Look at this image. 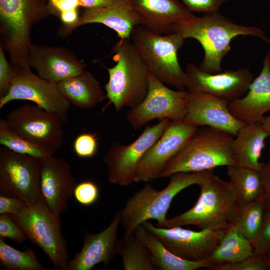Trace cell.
Masks as SVG:
<instances>
[{"instance_id": "45", "label": "cell", "mask_w": 270, "mask_h": 270, "mask_svg": "<svg viewBox=\"0 0 270 270\" xmlns=\"http://www.w3.org/2000/svg\"><path fill=\"white\" fill-rule=\"evenodd\" d=\"M264 128L270 136V115L264 116L260 121Z\"/></svg>"}, {"instance_id": "2", "label": "cell", "mask_w": 270, "mask_h": 270, "mask_svg": "<svg viewBox=\"0 0 270 270\" xmlns=\"http://www.w3.org/2000/svg\"><path fill=\"white\" fill-rule=\"evenodd\" d=\"M213 174V170L198 172L176 173L163 190H157L147 184L134 192L119 211L120 224L124 228L123 240H126L136 228L150 220L157 221L160 227L167 219L166 216L174 198L182 190L194 185H200Z\"/></svg>"}, {"instance_id": "3", "label": "cell", "mask_w": 270, "mask_h": 270, "mask_svg": "<svg viewBox=\"0 0 270 270\" xmlns=\"http://www.w3.org/2000/svg\"><path fill=\"white\" fill-rule=\"evenodd\" d=\"M114 52L116 64L106 68L109 78L104 88L108 104L119 112L142 102L148 91L150 72L130 39H120Z\"/></svg>"}, {"instance_id": "6", "label": "cell", "mask_w": 270, "mask_h": 270, "mask_svg": "<svg viewBox=\"0 0 270 270\" xmlns=\"http://www.w3.org/2000/svg\"><path fill=\"white\" fill-rule=\"evenodd\" d=\"M130 40L153 76L178 90L186 88L187 74L178 58L184 40L179 34H159L139 25L133 30Z\"/></svg>"}, {"instance_id": "12", "label": "cell", "mask_w": 270, "mask_h": 270, "mask_svg": "<svg viewBox=\"0 0 270 270\" xmlns=\"http://www.w3.org/2000/svg\"><path fill=\"white\" fill-rule=\"evenodd\" d=\"M5 120L12 130L34 142L56 150L63 144L62 120L36 104L18 106L8 114Z\"/></svg>"}, {"instance_id": "48", "label": "cell", "mask_w": 270, "mask_h": 270, "mask_svg": "<svg viewBox=\"0 0 270 270\" xmlns=\"http://www.w3.org/2000/svg\"><path fill=\"white\" fill-rule=\"evenodd\" d=\"M270 156V148L269 150Z\"/></svg>"}, {"instance_id": "24", "label": "cell", "mask_w": 270, "mask_h": 270, "mask_svg": "<svg viewBox=\"0 0 270 270\" xmlns=\"http://www.w3.org/2000/svg\"><path fill=\"white\" fill-rule=\"evenodd\" d=\"M269 134L260 122L246 124L234 138L232 150L238 166L262 172L264 163L260 162Z\"/></svg>"}, {"instance_id": "4", "label": "cell", "mask_w": 270, "mask_h": 270, "mask_svg": "<svg viewBox=\"0 0 270 270\" xmlns=\"http://www.w3.org/2000/svg\"><path fill=\"white\" fill-rule=\"evenodd\" d=\"M234 136L208 126H199L168 162L160 178L180 172H198L220 166H238L232 150Z\"/></svg>"}, {"instance_id": "13", "label": "cell", "mask_w": 270, "mask_h": 270, "mask_svg": "<svg viewBox=\"0 0 270 270\" xmlns=\"http://www.w3.org/2000/svg\"><path fill=\"white\" fill-rule=\"evenodd\" d=\"M32 102L60 118L68 120L71 104L60 92L58 84L46 80L31 70H18L8 92L0 98V109L10 102Z\"/></svg>"}, {"instance_id": "34", "label": "cell", "mask_w": 270, "mask_h": 270, "mask_svg": "<svg viewBox=\"0 0 270 270\" xmlns=\"http://www.w3.org/2000/svg\"><path fill=\"white\" fill-rule=\"evenodd\" d=\"M211 270H267L269 265L266 254L254 256L242 262L212 266Z\"/></svg>"}, {"instance_id": "27", "label": "cell", "mask_w": 270, "mask_h": 270, "mask_svg": "<svg viewBox=\"0 0 270 270\" xmlns=\"http://www.w3.org/2000/svg\"><path fill=\"white\" fill-rule=\"evenodd\" d=\"M254 256L252 243L232 225L225 230L220 244L208 259L212 266L240 262Z\"/></svg>"}, {"instance_id": "33", "label": "cell", "mask_w": 270, "mask_h": 270, "mask_svg": "<svg viewBox=\"0 0 270 270\" xmlns=\"http://www.w3.org/2000/svg\"><path fill=\"white\" fill-rule=\"evenodd\" d=\"M74 151L82 158H90L96 155L98 149V138L94 133L85 132L78 134L73 143Z\"/></svg>"}, {"instance_id": "43", "label": "cell", "mask_w": 270, "mask_h": 270, "mask_svg": "<svg viewBox=\"0 0 270 270\" xmlns=\"http://www.w3.org/2000/svg\"><path fill=\"white\" fill-rule=\"evenodd\" d=\"M118 0H79L80 6L86 8L106 6L112 4Z\"/></svg>"}, {"instance_id": "37", "label": "cell", "mask_w": 270, "mask_h": 270, "mask_svg": "<svg viewBox=\"0 0 270 270\" xmlns=\"http://www.w3.org/2000/svg\"><path fill=\"white\" fill-rule=\"evenodd\" d=\"M253 247L254 256L266 254L270 250V208H266L262 225Z\"/></svg>"}, {"instance_id": "44", "label": "cell", "mask_w": 270, "mask_h": 270, "mask_svg": "<svg viewBox=\"0 0 270 270\" xmlns=\"http://www.w3.org/2000/svg\"><path fill=\"white\" fill-rule=\"evenodd\" d=\"M60 18L64 23L70 25L74 24L78 20L77 8L60 12Z\"/></svg>"}, {"instance_id": "14", "label": "cell", "mask_w": 270, "mask_h": 270, "mask_svg": "<svg viewBox=\"0 0 270 270\" xmlns=\"http://www.w3.org/2000/svg\"><path fill=\"white\" fill-rule=\"evenodd\" d=\"M142 225L157 236L172 253L192 261L208 259L225 232L206 228L196 231L182 226L161 228L148 221Z\"/></svg>"}, {"instance_id": "18", "label": "cell", "mask_w": 270, "mask_h": 270, "mask_svg": "<svg viewBox=\"0 0 270 270\" xmlns=\"http://www.w3.org/2000/svg\"><path fill=\"white\" fill-rule=\"evenodd\" d=\"M230 102L208 94L188 92L186 112L183 120L198 126L220 130L235 137L246 124L230 112Z\"/></svg>"}, {"instance_id": "16", "label": "cell", "mask_w": 270, "mask_h": 270, "mask_svg": "<svg viewBox=\"0 0 270 270\" xmlns=\"http://www.w3.org/2000/svg\"><path fill=\"white\" fill-rule=\"evenodd\" d=\"M185 71L188 92L208 94L230 102L244 96L254 79L252 72L246 68L210 74L190 63Z\"/></svg>"}, {"instance_id": "22", "label": "cell", "mask_w": 270, "mask_h": 270, "mask_svg": "<svg viewBox=\"0 0 270 270\" xmlns=\"http://www.w3.org/2000/svg\"><path fill=\"white\" fill-rule=\"evenodd\" d=\"M228 108L232 115L245 124L260 122L270 111V68L265 56L259 75L242 98L230 101Z\"/></svg>"}, {"instance_id": "1", "label": "cell", "mask_w": 270, "mask_h": 270, "mask_svg": "<svg viewBox=\"0 0 270 270\" xmlns=\"http://www.w3.org/2000/svg\"><path fill=\"white\" fill-rule=\"evenodd\" d=\"M173 32L179 34L184 39H195L201 44L204 54L198 67L210 74L222 71V60L230 49L232 40L238 36H257L270 44L261 28L236 24L218 12L182 22L174 27Z\"/></svg>"}, {"instance_id": "42", "label": "cell", "mask_w": 270, "mask_h": 270, "mask_svg": "<svg viewBox=\"0 0 270 270\" xmlns=\"http://www.w3.org/2000/svg\"><path fill=\"white\" fill-rule=\"evenodd\" d=\"M50 2L60 12L76 9L80 6L79 0H50Z\"/></svg>"}, {"instance_id": "19", "label": "cell", "mask_w": 270, "mask_h": 270, "mask_svg": "<svg viewBox=\"0 0 270 270\" xmlns=\"http://www.w3.org/2000/svg\"><path fill=\"white\" fill-rule=\"evenodd\" d=\"M120 224V215L118 212L103 230L97 234L86 232L82 248L69 260L67 270H91L100 263L108 266L120 254L122 244L123 240L118 236Z\"/></svg>"}, {"instance_id": "21", "label": "cell", "mask_w": 270, "mask_h": 270, "mask_svg": "<svg viewBox=\"0 0 270 270\" xmlns=\"http://www.w3.org/2000/svg\"><path fill=\"white\" fill-rule=\"evenodd\" d=\"M28 60L38 76L57 84L82 74L86 66L84 63L65 50L32 45Z\"/></svg>"}, {"instance_id": "41", "label": "cell", "mask_w": 270, "mask_h": 270, "mask_svg": "<svg viewBox=\"0 0 270 270\" xmlns=\"http://www.w3.org/2000/svg\"><path fill=\"white\" fill-rule=\"evenodd\" d=\"M263 178V196L266 208H270V160L264 164L262 170Z\"/></svg>"}, {"instance_id": "10", "label": "cell", "mask_w": 270, "mask_h": 270, "mask_svg": "<svg viewBox=\"0 0 270 270\" xmlns=\"http://www.w3.org/2000/svg\"><path fill=\"white\" fill-rule=\"evenodd\" d=\"M170 121L164 118L155 125L147 126L140 136L129 144L114 142L104 159L110 182L120 186H128L134 182L140 160L160 138Z\"/></svg>"}, {"instance_id": "30", "label": "cell", "mask_w": 270, "mask_h": 270, "mask_svg": "<svg viewBox=\"0 0 270 270\" xmlns=\"http://www.w3.org/2000/svg\"><path fill=\"white\" fill-rule=\"evenodd\" d=\"M0 144L10 150L38 158L54 155L56 150L30 141L12 130L5 119H0Z\"/></svg>"}, {"instance_id": "17", "label": "cell", "mask_w": 270, "mask_h": 270, "mask_svg": "<svg viewBox=\"0 0 270 270\" xmlns=\"http://www.w3.org/2000/svg\"><path fill=\"white\" fill-rule=\"evenodd\" d=\"M76 181L70 164L54 155L40 158V189L48 208L60 216L68 208Z\"/></svg>"}, {"instance_id": "28", "label": "cell", "mask_w": 270, "mask_h": 270, "mask_svg": "<svg viewBox=\"0 0 270 270\" xmlns=\"http://www.w3.org/2000/svg\"><path fill=\"white\" fill-rule=\"evenodd\" d=\"M226 167L229 182L236 191L240 205L253 202L262 196V172L238 166Z\"/></svg>"}, {"instance_id": "9", "label": "cell", "mask_w": 270, "mask_h": 270, "mask_svg": "<svg viewBox=\"0 0 270 270\" xmlns=\"http://www.w3.org/2000/svg\"><path fill=\"white\" fill-rule=\"evenodd\" d=\"M40 158L0 148V192L17 197L28 205L36 202L40 189Z\"/></svg>"}, {"instance_id": "5", "label": "cell", "mask_w": 270, "mask_h": 270, "mask_svg": "<svg viewBox=\"0 0 270 270\" xmlns=\"http://www.w3.org/2000/svg\"><path fill=\"white\" fill-rule=\"evenodd\" d=\"M199 186L200 193L195 204L188 210L167 218L160 227L192 225L200 230L225 231L232 226L239 204L230 182L224 181L212 174Z\"/></svg>"}, {"instance_id": "8", "label": "cell", "mask_w": 270, "mask_h": 270, "mask_svg": "<svg viewBox=\"0 0 270 270\" xmlns=\"http://www.w3.org/2000/svg\"><path fill=\"white\" fill-rule=\"evenodd\" d=\"M46 10V6L40 0H0L2 29L18 70H30L28 60L30 27Z\"/></svg>"}, {"instance_id": "36", "label": "cell", "mask_w": 270, "mask_h": 270, "mask_svg": "<svg viewBox=\"0 0 270 270\" xmlns=\"http://www.w3.org/2000/svg\"><path fill=\"white\" fill-rule=\"evenodd\" d=\"M99 189L92 180H84L76 186L74 196L81 204L90 206L94 204L99 196Z\"/></svg>"}, {"instance_id": "20", "label": "cell", "mask_w": 270, "mask_h": 270, "mask_svg": "<svg viewBox=\"0 0 270 270\" xmlns=\"http://www.w3.org/2000/svg\"><path fill=\"white\" fill-rule=\"evenodd\" d=\"M140 26L159 34L172 33L180 23L196 16L179 0H130Z\"/></svg>"}, {"instance_id": "11", "label": "cell", "mask_w": 270, "mask_h": 270, "mask_svg": "<svg viewBox=\"0 0 270 270\" xmlns=\"http://www.w3.org/2000/svg\"><path fill=\"white\" fill-rule=\"evenodd\" d=\"M188 92L173 90L150 74L148 94L135 108H130L126 119L134 129H138L156 119L183 120L186 112Z\"/></svg>"}, {"instance_id": "31", "label": "cell", "mask_w": 270, "mask_h": 270, "mask_svg": "<svg viewBox=\"0 0 270 270\" xmlns=\"http://www.w3.org/2000/svg\"><path fill=\"white\" fill-rule=\"evenodd\" d=\"M120 252L124 270H156L148 248L134 233L122 240Z\"/></svg>"}, {"instance_id": "25", "label": "cell", "mask_w": 270, "mask_h": 270, "mask_svg": "<svg viewBox=\"0 0 270 270\" xmlns=\"http://www.w3.org/2000/svg\"><path fill=\"white\" fill-rule=\"evenodd\" d=\"M134 234L150 250L156 270H196L204 268L209 269L212 266L209 259L192 261L176 255L142 224L136 228Z\"/></svg>"}, {"instance_id": "29", "label": "cell", "mask_w": 270, "mask_h": 270, "mask_svg": "<svg viewBox=\"0 0 270 270\" xmlns=\"http://www.w3.org/2000/svg\"><path fill=\"white\" fill-rule=\"evenodd\" d=\"M266 205L263 195L250 203L238 205L232 225L236 226L252 244L262 225Z\"/></svg>"}, {"instance_id": "26", "label": "cell", "mask_w": 270, "mask_h": 270, "mask_svg": "<svg viewBox=\"0 0 270 270\" xmlns=\"http://www.w3.org/2000/svg\"><path fill=\"white\" fill-rule=\"evenodd\" d=\"M58 86L71 104L82 109L93 108L106 98L99 82L85 70L60 82Z\"/></svg>"}, {"instance_id": "32", "label": "cell", "mask_w": 270, "mask_h": 270, "mask_svg": "<svg viewBox=\"0 0 270 270\" xmlns=\"http://www.w3.org/2000/svg\"><path fill=\"white\" fill-rule=\"evenodd\" d=\"M0 264L8 270H46L32 248L22 251L8 244L0 237Z\"/></svg>"}, {"instance_id": "38", "label": "cell", "mask_w": 270, "mask_h": 270, "mask_svg": "<svg viewBox=\"0 0 270 270\" xmlns=\"http://www.w3.org/2000/svg\"><path fill=\"white\" fill-rule=\"evenodd\" d=\"M190 11L204 14L218 12L228 0H179Z\"/></svg>"}, {"instance_id": "23", "label": "cell", "mask_w": 270, "mask_h": 270, "mask_svg": "<svg viewBox=\"0 0 270 270\" xmlns=\"http://www.w3.org/2000/svg\"><path fill=\"white\" fill-rule=\"evenodd\" d=\"M92 23L102 24L112 28L121 40L130 39L134 28L140 25L130 0H118L108 6L86 8L72 26L74 28Z\"/></svg>"}, {"instance_id": "39", "label": "cell", "mask_w": 270, "mask_h": 270, "mask_svg": "<svg viewBox=\"0 0 270 270\" xmlns=\"http://www.w3.org/2000/svg\"><path fill=\"white\" fill-rule=\"evenodd\" d=\"M18 70L14 69L7 61L4 51L0 50V97L5 95L10 86L12 82L16 76Z\"/></svg>"}, {"instance_id": "7", "label": "cell", "mask_w": 270, "mask_h": 270, "mask_svg": "<svg viewBox=\"0 0 270 270\" xmlns=\"http://www.w3.org/2000/svg\"><path fill=\"white\" fill-rule=\"evenodd\" d=\"M10 215L56 270H67L70 260L62 232L60 218L48 208L42 196L36 202Z\"/></svg>"}, {"instance_id": "35", "label": "cell", "mask_w": 270, "mask_h": 270, "mask_svg": "<svg viewBox=\"0 0 270 270\" xmlns=\"http://www.w3.org/2000/svg\"><path fill=\"white\" fill-rule=\"evenodd\" d=\"M0 237L21 243L28 238L22 229L8 214H0Z\"/></svg>"}, {"instance_id": "40", "label": "cell", "mask_w": 270, "mask_h": 270, "mask_svg": "<svg viewBox=\"0 0 270 270\" xmlns=\"http://www.w3.org/2000/svg\"><path fill=\"white\" fill-rule=\"evenodd\" d=\"M28 204L17 197L0 194V214H14L18 213Z\"/></svg>"}, {"instance_id": "47", "label": "cell", "mask_w": 270, "mask_h": 270, "mask_svg": "<svg viewBox=\"0 0 270 270\" xmlns=\"http://www.w3.org/2000/svg\"><path fill=\"white\" fill-rule=\"evenodd\" d=\"M266 57L268 59V65L270 68V50L268 52V53L266 54Z\"/></svg>"}, {"instance_id": "15", "label": "cell", "mask_w": 270, "mask_h": 270, "mask_svg": "<svg viewBox=\"0 0 270 270\" xmlns=\"http://www.w3.org/2000/svg\"><path fill=\"white\" fill-rule=\"evenodd\" d=\"M198 127L184 120H171L160 138L140 160L134 182H149L160 178L166 164Z\"/></svg>"}, {"instance_id": "46", "label": "cell", "mask_w": 270, "mask_h": 270, "mask_svg": "<svg viewBox=\"0 0 270 270\" xmlns=\"http://www.w3.org/2000/svg\"><path fill=\"white\" fill-rule=\"evenodd\" d=\"M266 256L268 262L269 270H270V250L266 254Z\"/></svg>"}]
</instances>
